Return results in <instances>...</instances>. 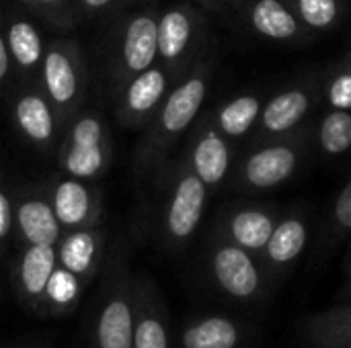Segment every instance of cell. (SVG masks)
<instances>
[{"label": "cell", "instance_id": "484cf974", "mask_svg": "<svg viewBox=\"0 0 351 348\" xmlns=\"http://www.w3.org/2000/svg\"><path fill=\"white\" fill-rule=\"evenodd\" d=\"M21 2L33 8L37 14L45 16V21L62 29L74 27L80 18L76 0H21Z\"/></svg>", "mask_w": 351, "mask_h": 348}, {"label": "cell", "instance_id": "30bf717a", "mask_svg": "<svg viewBox=\"0 0 351 348\" xmlns=\"http://www.w3.org/2000/svg\"><path fill=\"white\" fill-rule=\"evenodd\" d=\"M14 205V230L25 244H49L56 246L64 234L49 197L41 189L23 187L12 195Z\"/></svg>", "mask_w": 351, "mask_h": 348}, {"label": "cell", "instance_id": "f1b7e54d", "mask_svg": "<svg viewBox=\"0 0 351 348\" xmlns=\"http://www.w3.org/2000/svg\"><path fill=\"white\" fill-rule=\"evenodd\" d=\"M329 103L339 111L351 109V72H343L333 78L329 86Z\"/></svg>", "mask_w": 351, "mask_h": 348}, {"label": "cell", "instance_id": "ffe728a7", "mask_svg": "<svg viewBox=\"0 0 351 348\" xmlns=\"http://www.w3.org/2000/svg\"><path fill=\"white\" fill-rule=\"evenodd\" d=\"M132 348H169L165 322L148 310L140 281L134 283V343Z\"/></svg>", "mask_w": 351, "mask_h": 348}, {"label": "cell", "instance_id": "6da1fadb", "mask_svg": "<svg viewBox=\"0 0 351 348\" xmlns=\"http://www.w3.org/2000/svg\"><path fill=\"white\" fill-rule=\"evenodd\" d=\"M37 82L66 127L68 121L82 111L88 90V66L80 45L66 37L49 41L45 45Z\"/></svg>", "mask_w": 351, "mask_h": 348}, {"label": "cell", "instance_id": "5bb4252c", "mask_svg": "<svg viewBox=\"0 0 351 348\" xmlns=\"http://www.w3.org/2000/svg\"><path fill=\"white\" fill-rule=\"evenodd\" d=\"M58 269V250L49 244H25L14 267L19 293L29 304L37 306L45 299L47 285Z\"/></svg>", "mask_w": 351, "mask_h": 348}, {"label": "cell", "instance_id": "9a60e30c", "mask_svg": "<svg viewBox=\"0 0 351 348\" xmlns=\"http://www.w3.org/2000/svg\"><path fill=\"white\" fill-rule=\"evenodd\" d=\"M228 166L230 150L226 139L216 129L202 131L191 148V172L210 189L224 180Z\"/></svg>", "mask_w": 351, "mask_h": 348}, {"label": "cell", "instance_id": "4fadbf2b", "mask_svg": "<svg viewBox=\"0 0 351 348\" xmlns=\"http://www.w3.org/2000/svg\"><path fill=\"white\" fill-rule=\"evenodd\" d=\"M197 33V14L189 6H171L158 12V62L175 70Z\"/></svg>", "mask_w": 351, "mask_h": 348}, {"label": "cell", "instance_id": "2e32d148", "mask_svg": "<svg viewBox=\"0 0 351 348\" xmlns=\"http://www.w3.org/2000/svg\"><path fill=\"white\" fill-rule=\"evenodd\" d=\"M296 162V152L290 146H269L247 160L245 178L255 189H271L292 176Z\"/></svg>", "mask_w": 351, "mask_h": 348}, {"label": "cell", "instance_id": "4316f807", "mask_svg": "<svg viewBox=\"0 0 351 348\" xmlns=\"http://www.w3.org/2000/svg\"><path fill=\"white\" fill-rule=\"evenodd\" d=\"M302 21L313 29H325L337 18V0H298Z\"/></svg>", "mask_w": 351, "mask_h": 348}, {"label": "cell", "instance_id": "1f68e13d", "mask_svg": "<svg viewBox=\"0 0 351 348\" xmlns=\"http://www.w3.org/2000/svg\"><path fill=\"white\" fill-rule=\"evenodd\" d=\"M117 2L119 0H76L80 14H88V16L103 14V12L111 10Z\"/></svg>", "mask_w": 351, "mask_h": 348}, {"label": "cell", "instance_id": "8992f818", "mask_svg": "<svg viewBox=\"0 0 351 348\" xmlns=\"http://www.w3.org/2000/svg\"><path fill=\"white\" fill-rule=\"evenodd\" d=\"M10 117L19 133L41 152H58L64 125L56 107L37 82L23 84L10 103Z\"/></svg>", "mask_w": 351, "mask_h": 348}, {"label": "cell", "instance_id": "ba28073f", "mask_svg": "<svg viewBox=\"0 0 351 348\" xmlns=\"http://www.w3.org/2000/svg\"><path fill=\"white\" fill-rule=\"evenodd\" d=\"M171 90V70L165 64H154L119 86L117 117L125 127H140L152 121L160 103Z\"/></svg>", "mask_w": 351, "mask_h": 348}, {"label": "cell", "instance_id": "d4e9b609", "mask_svg": "<svg viewBox=\"0 0 351 348\" xmlns=\"http://www.w3.org/2000/svg\"><path fill=\"white\" fill-rule=\"evenodd\" d=\"M321 148L327 154H343L351 148V113L335 109L329 113L319 131Z\"/></svg>", "mask_w": 351, "mask_h": 348}, {"label": "cell", "instance_id": "5b68a950", "mask_svg": "<svg viewBox=\"0 0 351 348\" xmlns=\"http://www.w3.org/2000/svg\"><path fill=\"white\" fill-rule=\"evenodd\" d=\"M134 343V281L123 269L111 265L101 310L95 324L97 348H132Z\"/></svg>", "mask_w": 351, "mask_h": 348}, {"label": "cell", "instance_id": "d6986e66", "mask_svg": "<svg viewBox=\"0 0 351 348\" xmlns=\"http://www.w3.org/2000/svg\"><path fill=\"white\" fill-rule=\"evenodd\" d=\"M251 25L269 39H290L298 33V21L280 0H259L251 8Z\"/></svg>", "mask_w": 351, "mask_h": 348}, {"label": "cell", "instance_id": "4dcf8cb0", "mask_svg": "<svg viewBox=\"0 0 351 348\" xmlns=\"http://www.w3.org/2000/svg\"><path fill=\"white\" fill-rule=\"evenodd\" d=\"M12 74H14L12 59H10V53H8V45H6L4 31H2V21H0V90L8 84Z\"/></svg>", "mask_w": 351, "mask_h": 348}, {"label": "cell", "instance_id": "7402d4cb", "mask_svg": "<svg viewBox=\"0 0 351 348\" xmlns=\"http://www.w3.org/2000/svg\"><path fill=\"white\" fill-rule=\"evenodd\" d=\"M257 119H259V98L251 94H243L232 98L218 111L216 125L224 135L241 137L253 127Z\"/></svg>", "mask_w": 351, "mask_h": 348}, {"label": "cell", "instance_id": "7c38bea8", "mask_svg": "<svg viewBox=\"0 0 351 348\" xmlns=\"http://www.w3.org/2000/svg\"><path fill=\"white\" fill-rule=\"evenodd\" d=\"M103 248L105 236L97 226L64 232L56 244L58 265L82 283L99 271Z\"/></svg>", "mask_w": 351, "mask_h": 348}, {"label": "cell", "instance_id": "83f0119b", "mask_svg": "<svg viewBox=\"0 0 351 348\" xmlns=\"http://www.w3.org/2000/svg\"><path fill=\"white\" fill-rule=\"evenodd\" d=\"M14 232V205L12 193L6 187V180L0 174V246H4Z\"/></svg>", "mask_w": 351, "mask_h": 348}, {"label": "cell", "instance_id": "e0dca14e", "mask_svg": "<svg viewBox=\"0 0 351 348\" xmlns=\"http://www.w3.org/2000/svg\"><path fill=\"white\" fill-rule=\"evenodd\" d=\"M214 275L218 283L234 297H249L259 285L253 260L237 246H222L214 254Z\"/></svg>", "mask_w": 351, "mask_h": 348}, {"label": "cell", "instance_id": "cb8c5ba5", "mask_svg": "<svg viewBox=\"0 0 351 348\" xmlns=\"http://www.w3.org/2000/svg\"><path fill=\"white\" fill-rule=\"evenodd\" d=\"M306 244V228L298 219H288L274 228V234L267 242V252L276 263H288L300 254Z\"/></svg>", "mask_w": 351, "mask_h": 348}, {"label": "cell", "instance_id": "ac0fdd59", "mask_svg": "<svg viewBox=\"0 0 351 348\" xmlns=\"http://www.w3.org/2000/svg\"><path fill=\"white\" fill-rule=\"evenodd\" d=\"M308 103H311L308 94L302 90H286V92L274 96L261 115L263 127L271 133L292 129L306 115Z\"/></svg>", "mask_w": 351, "mask_h": 348}, {"label": "cell", "instance_id": "277c9868", "mask_svg": "<svg viewBox=\"0 0 351 348\" xmlns=\"http://www.w3.org/2000/svg\"><path fill=\"white\" fill-rule=\"evenodd\" d=\"M158 62V12L142 8L119 23L111 47V80L115 90L138 72Z\"/></svg>", "mask_w": 351, "mask_h": 348}, {"label": "cell", "instance_id": "44dd1931", "mask_svg": "<svg viewBox=\"0 0 351 348\" xmlns=\"http://www.w3.org/2000/svg\"><path fill=\"white\" fill-rule=\"evenodd\" d=\"M230 234L239 242V246L249 250H259L267 246L274 234V222L263 211H255V209L239 211L230 219Z\"/></svg>", "mask_w": 351, "mask_h": 348}, {"label": "cell", "instance_id": "3957f363", "mask_svg": "<svg viewBox=\"0 0 351 348\" xmlns=\"http://www.w3.org/2000/svg\"><path fill=\"white\" fill-rule=\"evenodd\" d=\"M208 94V72L195 70L175 88L169 90L158 111L152 117V129L142 146V160L150 162L156 154L167 150L197 117Z\"/></svg>", "mask_w": 351, "mask_h": 348}, {"label": "cell", "instance_id": "9c48e42d", "mask_svg": "<svg viewBox=\"0 0 351 348\" xmlns=\"http://www.w3.org/2000/svg\"><path fill=\"white\" fill-rule=\"evenodd\" d=\"M206 199L208 187L191 172V168H183L171 187L165 209V230L169 238L183 242L193 236L202 222Z\"/></svg>", "mask_w": 351, "mask_h": 348}, {"label": "cell", "instance_id": "603a6c76", "mask_svg": "<svg viewBox=\"0 0 351 348\" xmlns=\"http://www.w3.org/2000/svg\"><path fill=\"white\" fill-rule=\"evenodd\" d=\"M237 328L224 318H208L183 334L185 348H234L237 345Z\"/></svg>", "mask_w": 351, "mask_h": 348}, {"label": "cell", "instance_id": "52a82bcc", "mask_svg": "<svg viewBox=\"0 0 351 348\" xmlns=\"http://www.w3.org/2000/svg\"><path fill=\"white\" fill-rule=\"evenodd\" d=\"M47 197L64 232L95 228L103 215V199L93 180L60 174L47 185Z\"/></svg>", "mask_w": 351, "mask_h": 348}, {"label": "cell", "instance_id": "f546056e", "mask_svg": "<svg viewBox=\"0 0 351 348\" xmlns=\"http://www.w3.org/2000/svg\"><path fill=\"white\" fill-rule=\"evenodd\" d=\"M335 217L343 228L351 230V180L343 187V191L335 203Z\"/></svg>", "mask_w": 351, "mask_h": 348}, {"label": "cell", "instance_id": "7a4b0ae2", "mask_svg": "<svg viewBox=\"0 0 351 348\" xmlns=\"http://www.w3.org/2000/svg\"><path fill=\"white\" fill-rule=\"evenodd\" d=\"M111 160V137L101 113L80 111L72 121H68L58 146V164L62 172L95 180L109 170Z\"/></svg>", "mask_w": 351, "mask_h": 348}, {"label": "cell", "instance_id": "8fae6325", "mask_svg": "<svg viewBox=\"0 0 351 348\" xmlns=\"http://www.w3.org/2000/svg\"><path fill=\"white\" fill-rule=\"evenodd\" d=\"M2 21L4 39L8 45V53L12 59L14 74L21 76L23 84H33L39 80L41 59L45 53V43L41 31L33 21L23 14H8ZM39 84V82H37Z\"/></svg>", "mask_w": 351, "mask_h": 348}]
</instances>
